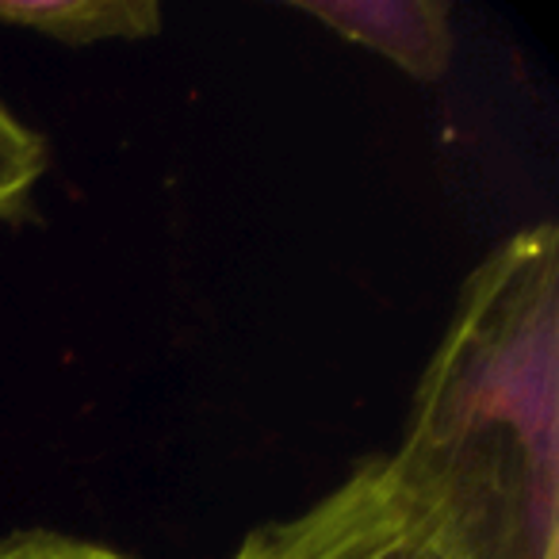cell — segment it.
Returning <instances> with one entry per match:
<instances>
[{"label": "cell", "mask_w": 559, "mask_h": 559, "mask_svg": "<svg viewBox=\"0 0 559 559\" xmlns=\"http://www.w3.org/2000/svg\"><path fill=\"white\" fill-rule=\"evenodd\" d=\"M383 464L452 559H559L551 223L518 230L467 276Z\"/></svg>", "instance_id": "obj_1"}, {"label": "cell", "mask_w": 559, "mask_h": 559, "mask_svg": "<svg viewBox=\"0 0 559 559\" xmlns=\"http://www.w3.org/2000/svg\"><path fill=\"white\" fill-rule=\"evenodd\" d=\"M230 559H452V551L406 502L383 456H368L304 513L253 528Z\"/></svg>", "instance_id": "obj_2"}, {"label": "cell", "mask_w": 559, "mask_h": 559, "mask_svg": "<svg viewBox=\"0 0 559 559\" xmlns=\"http://www.w3.org/2000/svg\"><path fill=\"white\" fill-rule=\"evenodd\" d=\"M292 9L418 81H441L452 66L456 35L444 0H292Z\"/></svg>", "instance_id": "obj_3"}, {"label": "cell", "mask_w": 559, "mask_h": 559, "mask_svg": "<svg viewBox=\"0 0 559 559\" xmlns=\"http://www.w3.org/2000/svg\"><path fill=\"white\" fill-rule=\"evenodd\" d=\"M0 27L88 47L108 39H154L162 32V9L150 0H0Z\"/></svg>", "instance_id": "obj_4"}, {"label": "cell", "mask_w": 559, "mask_h": 559, "mask_svg": "<svg viewBox=\"0 0 559 559\" xmlns=\"http://www.w3.org/2000/svg\"><path fill=\"white\" fill-rule=\"evenodd\" d=\"M50 146L0 100V223L16 218L32 203V192L47 177Z\"/></svg>", "instance_id": "obj_5"}, {"label": "cell", "mask_w": 559, "mask_h": 559, "mask_svg": "<svg viewBox=\"0 0 559 559\" xmlns=\"http://www.w3.org/2000/svg\"><path fill=\"white\" fill-rule=\"evenodd\" d=\"M0 559H134V556L111 548V544L58 533V528H16V533L0 536Z\"/></svg>", "instance_id": "obj_6"}]
</instances>
